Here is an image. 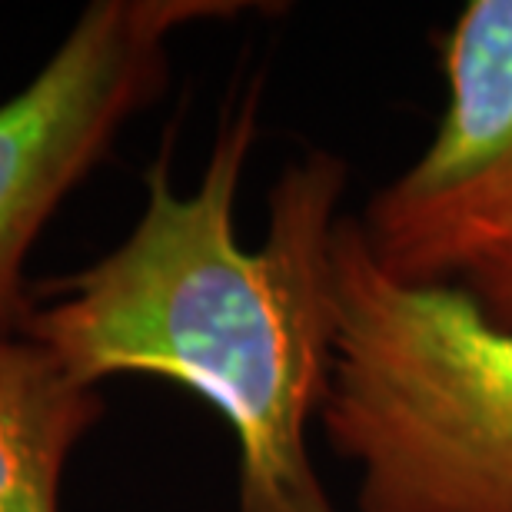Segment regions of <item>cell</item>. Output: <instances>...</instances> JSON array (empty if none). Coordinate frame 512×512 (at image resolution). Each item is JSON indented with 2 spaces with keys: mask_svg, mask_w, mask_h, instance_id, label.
I'll use <instances>...</instances> for the list:
<instances>
[{
  "mask_svg": "<svg viewBox=\"0 0 512 512\" xmlns=\"http://www.w3.org/2000/svg\"><path fill=\"white\" fill-rule=\"evenodd\" d=\"M100 416L97 386L30 336H0V512H60L64 466Z\"/></svg>",
  "mask_w": 512,
  "mask_h": 512,
  "instance_id": "5b68a950",
  "label": "cell"
},
{
  "mask_svg": "<svg viewBox=\"0 0 512 512\" xmlns=\"http://www.w3.org/2000/svg\"><path fill=\"white\" fill-rule=\"evenodd\" d=\"M333 290L316 423L360 469L356 512H512V330L463 283L386 273L350 217L336 227Z\"/></svg>",
  "mask_w": 512,
  "mask_h": 512,
  "instance_id": "7a4b0ae2",
  "label": "cell"
},
{
  "mask_svg": "<svg viewBox=\"0 0 512 512\" xmlns=\"http://www.w3.org/2000/svg\"><path fill=\"white\" fill-rule=\"evenodd\" d=\"M439 60L449 100L433 140L360 217L373 260L413 283L463 280L512 237V0H469Z\"/></svg>",
  "mask_w": 512,
  "mask_h": 512,
  "instance_id": "277c9868",
  "label": "cell"
},
{
  "mask_svg": "<svg viewBox=\"0 0 512 512\" xmlns=\"http://www.w3.org/2000/svg\"><path fill=\"white\" fill-rule=\"evenodd\" d=\"M243 10L240 0H100L34 84L0 107V336L27 333V253L127 117L167 84L170 37Z\"/></svg>",
  "mask_w": 512,
  "mask_h": 512,
  "instance_id": "3957f363",
  "label": "cell"
},
{
  "mask_svg": "<svg viewBox=\"0 0 512 512\" xmlns=\"http://www.w3.org/2000/svg\"><path fill=\"white\" fill-rule=\"evenodd\" d=\"M260 90L223 117L193 193L170 180V150L147 170L130 237L34 306L30 340L80 383L150 373L217 409L237 436V512H340L310 453L336 350L333 247L350 167L306 150L270 190L256 250L233 210L256 140Z\"/></svg>",
  "mask_w": 512,
  "mask_h": 512,
  "instance_id": "6da1fadb",
  "label": "cell"
},
{
  "mask_svg": "<svg viewBox=\"0 0 512 512\" xmlns=\"http://www.w3.org/2000/svg\"><path fill=\"white\" fill-rule=\"evenodd\" d=\"M473 300L493 316L499 326L512 330V237L506 243H499L493 253H486L463 280Z\"/></svg>",
  "mask_w": 512,
  "mask_h": 512,
  "instance_id": "8992f818",
  "label": "cell"
}]
</instances>
